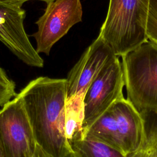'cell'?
I'll list each match as a JSON object with an SVG mask.
<instances>
[{
    "instance_id": "6da1fadb",
    "label": "cell",
    "mask_w": 157,
    "mask_h": 157,
    "mask_svg": "<svg viewBox=\"0 0 157 157\" xmlns=\"http://www.w3.org/2000/svg\"><path fill=\"white\" fill-rule=\"evenodd\" d=\"M19 94L37 144L52 157L72 151L64 134L66 78L39 77Z\"/></svg>"
},
{
    "instance_id": "7a4b0ae2",
    "label": "cell",
    "mask_w": 157,
    "mask_h": 157,
    "mask_svg": "<svg viewBox=\"0 0 157 157\" xmlns=\"http://www.w3.org/2000/svg\"><path fill=\"white\" fill-rule=\"evenodd\" d=\"M150 0H109L98 37L122 56L148 40L146 23Z\"/></svg>"
},
{
    "instance_id": "3957f363",
    "label": "cell",
    "mask_w": 157,
    "mask_h": 157,
    "mask_svg": "<svg viewBox=\"0 0 157 157\" xmlns=\"http://www.w3.org/2000/svg\"><path fill=\"white\" fill-rule=\"evenodd\" d=\"M121 58L126 99L140 112H157V44L148 40Z\"/></svg>"
},
{
    "instance_id": "277c9868",
    "label": "cell",
    "mask_w": 157,
    "mask_h": 157,
    "mask_svg": "<svg viewBox=\"0 0 157 157\" xmlns=\"http://www.w3.org/2000/svg\"><path fill=\"white\" fill-rule=\"evenodd\" d=\"M37 145L18 93L0 110V147L3 156L33 157Z\"/></svg>"
},
{
    "instance_id": "5b68a950",
    "label": "cell",
    "mask_w": 157,
    "mask_h": 157,
    "mask_svg": "<svg viewBox=\"0 0 157 157\" xmlns=\"http://www.w3.org/2000/svg\"><path fill=\"white\" fill-rule=\"evenodd\" d=\"M121 62L118 56L107 63L87 88L83 98V133L112 104L124 96Z\"/></svg>"
},
{
    "instance_id": "8992f818",
    "label": "cell",
    "mask_w": 157,
    "mask_h": 157,
    "mask_svg": "<svg viewBox=\"0 0 157 157\" xmlns=\"http://www.w3.org/2000/svg\"><path fill=\"white\" fill-rule=\"evenodd\" d=\"M82 14L80 0H54L47 4L44 13L36 21L37 31L32 34L36 52L48 55L54 44L82 21Z\"/></svg>"
},
{
    "instance_id": "52a82bcc",
    "label": "cell",
    "mask_w": 157,
    "mask_h": 157,
    "mask_svg": "<svg viewBox=\"0 0 157 157\" xmlns=\"http://www.w3.org/2000/svg\"><path fill=\"white\" fill-rule=\"evenodd\" d=\"M26 12L22 8L0 4V41L28 66H44V60L32 45L24 27Z\"/></svg>"
},
{
    "instance_id": "ba28073f",
    "label": "cell",
    "mask_w": 157,
    "mask_h": 157,
    "mask_svg": "<svg viewBox=\"0 0 157 157\" xmlns=\"http://www.w3.org/2000/svg\"><path fill=\"white\" fill-rule=\"evenodd\" d=\"M117 56L101 38L90 45L68 73L66 81V99L83 94L102 69Z\"/></svg>"
},
{
    "instance_id": "9c48e42d",
    "label": "cell",
    "mask_w": 157,
    "mask_h": 157,
    "mask_svg": "<svg viewBox=\"0 0 157 157\" xmlns=\"http://www.w3.org/2000/svg\"><path fill=\"white\" fill-rule=\"evenodd\" d=\"M117 124L121 150L124 155L134 151L141 144L144 136L141 113L124 96L111 106Z\"/></svg>"
},
{
    "instance_id": "30bf717a",
    "label": "cell",
    "mask_w": 157,
    "mask_h": 157,
    "mask_svg": "<svg viewBox=\"0 0 157 157\" xmlns=\"http://www.w3.org/2000/svg\"><path fill=\"white\" fill-rule=\"evenodd\" d=\"M83 94H77L66 99L64 107V134L69 145L83 137ZM70 147V146H69Z\"/></svg>"
},
{
    "instance_id": "8fae6325",
    "label": "cell",
    "mask_w": 157,
    "mask_h": 157,
    "mask_svg": "<svg viewBox=\"0 0 157 157\" xmlns=\"http://www.w3.org/2000/svg\"><path fill=\"white\" fill-rule=\"evenodd\" d=\"M83 137L99 141L122 151L111 107L86 130Z\"/></svg>"
},
{
    "instance_id": "7c38bea8",
    "label": "cell",
    "mask_w": 157,
    "mask_h": 157,
    "mask_svg": "<svg viewBox=\"0 0 157 157\" xmlns=\"http://www.w3.org/2000/svg\"><path fill=\"white\" fill-rule=\"evenodd\" d=\"M144 136L137 149L126 157H157V112H141Z\"/></svg>"
},
{
    "instance_id": "4fadbf2b",
    "label": "cell",
    "mask_w": 157,
    "mask_h": 157,
    "mask_svg": "<svg viewBox=\"0 0 157 157\" xmlns=\"http://www.w3.org/2000/svg\"><path fill=\"white\" fill-rule=\"evenodd\" d=\"M69 146L78 157H126L121 151L86 137L72 142Z\"/></svg>"
},
{
    "instance_id": "5bb4252c",
    "label": "cell",
    "mask_w": 157,
    "mask_h": 157,
    "mask_svg": "<svg viewBox=\"0 0 157 157\" xmlns=\"http://www.w3.org/2000/svg\"><path fill=\"white\" fill-rule=\"evenodd\" d=\"M148 40L157 44V0H150L146 23Z\"/></svg>"
},
{
    "instance_id": "9a60e30c",
    "label": "cell",
    "mask_w": 157,
    "mask_h": 157,
    "mask_svg": "<svg viewBox=\"0 0 157 157\" xmlns=\"http://www.w3.org/2000/svg\"><path fill=\"white\" fill-rule=\"evenodd\" d=\"M15 85L6 77H0V106H3L17 94Z\"/></svg>"
},
{
    "instance_id": "2e32d148",
    "label": "cell",
    "mask_w": 157,
    "mask_h": 157,
    "mask_svg": "<svg viewBox=\"0 0 157 157\" xmlns=\"http://www.w3.org/2000/svg\"><path fill=\"white\" fill-rule=\"evenodd\" d=\"M29 1L31 0H0V4L10 7H18V8H21L22 5ZM45 2L46 4H48L54 0H37Z\"/></svg>"
},
{
    "instance_id": "e0dca14e",
    "label": "cell",
    "mask_w": 157,
    "mask_h": 157,
    "mask_svg": "<svg viewBox=\"0 0 157 157\" xmlns=\"http://www.w3.org/2000/svg\"><path fill=\"white\" fill-rule=\"evenodd\" d=\"M33 157H52L45 151H44L38 145L36 146V148L34 152Z\"/></svg>"
},
{
    "instance_id": "ac0fdd59",
    "label": "cell",
    "mask_w": 157,
    "mask_h": 157,
    "mask_svg": "<svg viewBox=\"0 0 157 157\" xmlns=\"http://www.w3.org/2000/svg\"><path fill=\"white\" fill-rule=\"evenodd\" d=\"M64 157H78V156H77L73 152L71 151V152H69L68 153H67Z\"/></svg>"
},
{
    "instance_id": "d6986e66",
    "label": "cell",
    "mask_w": 157,
    "mask_h": 157,
    "mask_svg": "<svg viewBox=\"0 0 157 157\" xmlns=\"http://www.w3.org/2000/svg\"><path fill=\"white\" fill-rule=\"evenodd\" d=\"M7 76L4 71L0 67V77H6Z\"/></svg>"
},
{
    "instance_id": "ffe728a7",
    "label": "cell",
    "mask_w": 157,
    "mask_h": 157,
    "mask_svg": "<svg viewBox=\"0 0 157 157\" xmlns=\"http://www.w3.org/2000/svg\"><path fill=\"white\" fill-rule=\"evenodd\" d=\"M0 157H4L3 154H2V150H1V147H0Z\"/></svg>"
}]
</instances>
